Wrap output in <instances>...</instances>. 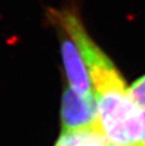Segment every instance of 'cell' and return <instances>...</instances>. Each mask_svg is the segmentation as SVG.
<instances>
[{
    "label": "cell",
    "mask_w": 145,
    "mask_h": 146,
    "mask_svg": "<svg viewBox=\"0 0 145 146\" xmlns=\"http://www.w3.org/2000/svg\"><path fill=\"white\" fill-rule=\"evenodd\" d=\"M54 18L76 44L89 72L95 97L127 91L122 76L110 58L88 35L80 19L70 11L55 13Z\"/></svg>",
    "instance_id": "6da1fadb"
},
{
    "label": "cell",
    "mask_w": 145,
    "mask_h": 146,
    "mask_svg": "<svg viewBox=\"0 0 145 146\" xmlns=\"http://www.w3.org/2000/svg\"><path fill=\"white\" fill-rule=\"evenodd\" d=\"M62 132L96 130L98 127V111L96 97H82L71 87L65 88L61 108Z\"/></svg>",
    "instance_id": "7a4b0ae2"
},
{
    "label": "cell",
    "mask_w": 145,
    "mask_h": 146,
    "mask_svg": "<svg viewBox=\"0 0 145 146\" xmlns=\"http://www.w3.org/2000/svg\"><path fill=\"white\" fill-rule=\"evenodd\" d=\"M61 50L70 87L82 97L89 98L95 96L89 72L74 41L71 38L63 36Z\"/></svg>",
    "instance_id": "3957f363"
},
{
    "label": "cell",
    "mask_w": 145,
    "mask_h": 146,
    "mask_svg": "<svg viewBox=\"0 0 145 146\" xmlns=\"http://www.w3.org/2000/svg\"><path fill=\"white\" fill-rule=\"evenodd\" d=\"M127 94L139 110H145V75L136 80L127 89Z\"/></svg>",
    "instance_id": "277c9868"
},
{
    "label": "cell",
    "mask_w": 145,
    "mask_h": 146,
    "mask_svg": "<svg viewBox=\"0 0 145 146\" xmlns=\"http://www.w3.org/2000/svg\"><path fill=\"white\" fill-rule=\"evenodd\" d=\"M140 122H142V135L139 145L145 146V110H140Z\"/></svg>",
    "instance_id": "5b68a950"
},
{
    "label": "cell",
    "mask_w": 145,
    "mask_h": 146,
    "mask_svg": "<svg viewBox=\"0 0 145 146\" xmlns=\"http://www.w3.org/2000/svg\"><path fill=\"white\" fill-rule=\"evenodd\" d=\"M135 146H142V145H135Z\"/></svg>",
    "instance_id": "8992f818"
},
{
    "label": "cell",
    "mask_w": 145,
    "mask_h": 146,
    "mask_svg": "<svg viewBox=\"0 0 145 146\" xmlns=\"http://www.w3.org/2000/svg\"><path fill=\"white\" fill-rule=\"evenodd\" d=\"M113 146H118V145H115V144H114V145H113Z\"/></svg>",
    "instance_id": "52a82bcc"
}]
</instances>
